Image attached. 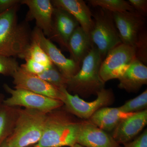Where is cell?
<instances>
[{
	"label": "cell",
	"instance_id": "cell-12",
	"mask_svg": "<svg viewBox=\"0 0 147 147\" xmlns=\"http://www.w3.org/2000/svg\"><path fill=\"white\" fill-rule=\"evenodd\" d=\"M79 26L78 21L71 14L62 9L55 7L52 31L48 38L57 42L63 49L67 51L69 37Z\"/></svg>",
	"mask_w": 147,
	"mask_h": 147
},
{
	"label": "cell",
	"instance_id": "cell-25",
	"mask_svg": "<svg viewBox=\"0 0 147 147\" xmlns=\"http://www.w3.org/2000/svg\"><path fill=\"white\" fill-rule=\"evenodd\" d=\"M136 59L146 65L147 63V37L146 31L143 30L138 36L134 47Z\"/></svg>",
	"mask_w": 147,
	"mask_h": 147
},
{
	"label": "cell",
	"instance_id": "cell-27",
	"mask_svg": "<svg viewBox=\"0 0 147 147\" xmlns=\"http://www.w3.org/2000/svg\"><path fill=\"white\" fill-rule=\"evenodd\" d=\"M25 60L26 63L21 65L20 67L29 73L39 75L47 69L44 65L30 59H26Z\"/></svg>",
	"mask_w": 147,
	"mask_h": 147
},
{
	"label": "cell",
	"instance_id": "cell-1",
	"mask_svg": "<svg viewBox=\"0 0 147 147\" xmlns=\"http://www.w3.org/2000/svg\"><path fill=\"white\" fill-rule=\"evenodd\" d=\"M63 106L47 113L42 137L34 147H72L76 144L82 121L76 120Z\"/></svg>",
	"mask_w": 147,
	"mask_h": 147
},
{
	"label": "cell",
	"instance_id": "cell-8",
	"mask_svg": "<svg viewBox=\"0 0 147 147\" xmlns=\"http://www.w3.org/2000/svg\"><path fill=\"white\" fill-rule=\"evenodd\" d=\"M136 59L134 47L120 44L108 52L100 65V75L105 83L118 79L124 69Z\"/></svg>",
	"mask_w": 147,
	"mask_h": 147
},
{
	"label": "cell",
	"instance_id": "cell-3",
	"mask_svg": "<svg viewBox=\"0 0 147 147\" xmlns=\"http://www.w3.org/2000/svg\"><path fill=\"white\" fill-rule=\"evenodd\" d=\"M102 59L94 45L84 59L78 73L68 79L67 90L82 97L88 98L105 88V83L100 75Z\"/></svg>",
	"mask_w": 147,
	"mask_h": 147
},
{
	"label": "cell",
	"instance_id": "cell-18",
	"mask_svg": "<svg viewBox=\"0 0 147 147\" xmlns=\"http://www.w3.org/2000/svg\"><path fill=\"white\" fill-rule=\"evenodd\" d=\"M93 46L90 35L79 26L69 37L67 51L70 54V59L81 65Z\"/></svg>",
	"mask_w": 147,
	"mask_h": 147
},
{
	"label": "cell",
	"instance_id": "cell-32",
	"mask_svg": "<svg viewBox=\"0 0 147 147\" xmlns=\"http://www.w3.org/2000/svg\"><path fill=\"white\" fill-rule=\"evenodd\" d=\"M0 147H9L5 141L1 145Z\"/></svg>",
	"mask_w": 147,
	"mask_h": 147
},
{
	"label": "cell",
	"instance_id": "cell-4",
	"mask_svg": "<svg viewBox=\"0 0 147 147\" xmlns=\"http://www.w3.org/2000/svg\"><path fill=\"white\" fill-rule=\"evenodd\" d=\"M47 113L19 108L15 126L5 142L9 147H27L36 144L42 137Z\"/></svg>",
	"mask_w": 147,
	"mask_h": 147
},
{
	"label": "cell",
	"instance_id": "cell-19",
	"mask_svg": "<svg viewBox=\"0 0 147 147\" xmlns=\"http://www.w3.org/2000/svg\"><path fill=\"white\" fill-rule=\"evenodd\" d=\"M132 114L124 113L119 107H104L96 111L88 121L106 132L113 131L123 120Z\"/></svg>",
	"mask_w": 147,
	"mask_h": 147
},
{
	"label": "cell",
	"instance_id": "cell-23",
	"mask_svg": "<svg viewBox=\"0 0 147 147\" xmlns=\"http://www.w3.org/2000/svg\"><path fill=\"white\" fill-rule=\"evenodd\" d=\"M94 7H100L111 12H121L135 10L128 2L124 0H89Z\"/></svg>",
	"mask_w": 147,
	"mask_h": 147
},
{
	"label": "cell",
	"instance_id": "cell-31",
	"mask_svg": "<svg viewBox=\"0 0 147 147\" xmlns=\"http://www.w3.org/2000/svg\"><path fill=\"white\" fill-rule=\"evenodd\" d=\"M5 99V95L2 93H0V104L2 103Z\"/></svg>",
	"mask_w": 147,
	"mask_h": 147
},
{
	"label": "cell",
	"instance_id": "cell-34",
	"mask_svg": "<svg viewBox=\"0 0 147 147\" xmlns=\"http://www.w3.org/2000/svg\"><path fill=\"white\" fill-rule=\"evenodd\" d=\"M27 147H34V145H33V146H30Z\"/></svg>",
	"mask_w": 147,
	"mask_h": 147
},
{
	"label": "cell",
	"instance_id": "cell-21",
	"mask_svg": "<svg viewBox=\"0 0 147 147\" xmlns=\"http://www.w3.org/2000/svg\"><path fill=\"white\" fill-rule=\"evenodd\" d=\"M20 58L25 59H30L44 65L47 68L53 65L44 50L37 42L32 39L28 47Z\"/></svg>",
	"mask_w": 147,
	"mask_h": 147
},
{
	"label": "cell",
	"instance_id": "cell-2",
	"mask_svg": "<svg viewBox=\"0 0 147 147\" xmlns=\"http://www.w3.org/2000/svg\"><path fill=\"white\" fill-rule=\"evenodd\" d=\"M19 5L0 14V55L20 58L31 42L28 22H18Z\"/></svg>",
	"mask_w": 147,
	"mask_h": 147
},
{
	"label": "cell",
	"instance_id": "cell-7",
	"mask_svg": "<svg viewBox=\"0 0 147 147\" xmlns=\"http://www.w3.org/2000/svg\"><path fill=\"white\" fill-rule=\"evenodd\" d=\"M4 89L10 94V97L4 99L2 103L11 107H24L27 109L38 110L46 113L63 105L60 100L47 97L21 89H13L7 84L3 85Z\"/></svg>",
	"mask_w": 147,
	"mask_h": 147
},
{
	"label": "cell",
	"instance_id": "cell-14",
	"mask_svg": "<svg viewBox=\"0 0 147 147\" xmlns=\"http://www.w3.org/2000/svg\"><path fill=\"white\" fill-rule=\"evenodd\" d=\"M76 144L84 147H123L106 131L88 120L82 121Z\"/></svg>",
	"mask_w": 147,
	"mask_h": 147
},
{
	"label": "cell",
	"instance_id": "cell-24",
	"mask_svg": "<svg viewBox=\"0 0 147 147\" xmlns=\"http://www.w3.org/2000/svg\"><path fill=\"white\" fill-rule=\"evenodd\" d=\"M147 107V90H146L141 94L127 101L119 108L124 113H134L146 110Z\"/></svg>",
	"mask_w": 147,
	"mask_h": 147
},
{
	"label": "cell",
	"instance_id": "cell-28",
	"mask_svg": "<svg viewBox=\"0 0 147 147\" xmlns=\"http://www.w3.org/2000/svg\"><path fill=\"white\" fill-rule=\"evenodd\" d=\"M123 145V147H147V129L139 137Z\"/></svg>",
	"mask_w": 147,
	"mask_h": 147
},
{
	"label": "cell",
	"instance_id": "cell-30",
	"mask_svg": "<svg viewBox=\"0 0 147 147\" xmlns=\"http://www.w3.org/2000/svg\"><path fill=\"white\" fill-rule=\"evenodd\" d=\"M21 0H0V14L14 6L21 4Z\"/></svg>",
	"mask_w": 147,
	"mask_h": 147
},
{
	"label": "cell",
	"instance_id": "cell-13",
	"mask_svg": "<svg viewBox=\"0 0 147 147\" xmlns=\"http://www.w3.org/2000/svg\"><path fill=\"white\" fill-rule=\"evenodd\" d=\"M21 4L26 5L29 10L25 21L35 20L36 27L45 36H50L52 31L54 7L50 0H21Z\"/></svg>",
	"mask_w": 147,
	"mask_h": 147
},
{
	"label": "cell",
	"instance_id": "cell-6",
	"mask_svg": "<svg viewBox=\"0 0 147 147\" xmlns=\"http://www.w3.org/2000/svg\"><path fill=\"white\" fill-rule=\"evenodd\" d=\"M60 90L63 93V108L73 115L87 120L100 108L112 105L115 100L113 90L110 89L104 88L98 92L97 98L91 102L85 101L77 94L73 95L66 89Z\"/></svg>",
	"mask_w": 147,
	"mask_h": 147
},
{
	"label": "cell",
	"instance_id": "cell-26",
	"mask_svg": "<svg viewBox=\"0 0 147 147\" xmlns=\"http://www.w3.org/2000/svg\"><path fill=\"white\" fill-rule=\"evenodd\" d=\"M19 67L18 62L15 58L0 55V74L12 76Z\"/></svg>",
	"mask_w": 147,
	"mask_h": 147
},
{
	"label": "cell",
	"instance_id": "cell-20",
	"mask_svg": "<svg viewBox=\"0 0 147 147\" xmlns=\"http://www.w3.org/2000/svg\"><path fill=\"white\" fill-rule=\"evenodd\" d=\"M19 108L0 104V146L12 133Z\"/></svg>",
	"mask_w": 147,
	"mask_h": 147
},
{
	"label": "cell",
	"instance_id": "cell-10",
	"mask_svg": "<svg viewBox=\"0 0 147 147\" xmlns=\"http://www.w3.org/2000/svg\"><path fill=\"white\" fill-rule=\"evenodd\" d=\"M112 14L122 43L135 47L145 25V16L135 10L112 12Z\"/></svg>",
	"mask_w": 147,
	"mask_h": 147
},
{
	"label": "cell",
	"instance_id": "cell-22",
	"mask_svg": "<svg viewBox=\"0 0 147 147\" xmlns=\"http://www.w3.org/2000/svg\"><path fill=\"white\" fill-rule=\"evenodd\" d=\"M37 76L60 90L63 88L67 89L68 79L54 64Z\"/></svg>",
	"mask_w": 147,
	"mask_h": 147
},
{
	"label": "cell",
	"instance_id": "cell-9",
	"mask_svg": "<svg viewBox=\"0 0 147 147\" xmlns=\"http://www.w3.org/2000/svg\"><path fill=\"white\" fill-rule=\"evenodd\" d=\"M32 39L38 43L53 64L67 79L78 73L81 66L71 59L65 57L61 50L50 40L47 38L40 29L35 27L32 31Z\"/></svg>",
	"mask_w": 147,
	"mask_h": 147
},
{
	"label": "cell",
	"instance_id": "cell-11",
	"mask_svg": "<svg viewBox=\"0 0 147 147\" xmlns=\"http://www.w3.org/2000/svg\"><path fill=\"white\" fill-rule=\"evenodd\" d=\"M11 77L14 88L26 90L61 101L62 92L37 75L29 73L19 67Z\"/></svg>",
	"mask_w": 147,
	"mask_h": 147
},
{
	"label": "cell",
	"instance_id": "cell-17",
	"mask_svg": "<svg viewBox=\"0 0 147 147\" xmlns=\"http://www.w3.org/2000/svg\"><path fill=\"white\" fill-rule=\"evenodd\" d=\"M54 7L67 11L77 20L79 26L89 34L93 28L92 13L86 3L82 0H53Z\"/></svg>",
	"mask_w": 147,
	"mask_h": 147
},
{
	"label": "cell",
	"instance_id": "cell-5",
	"mask_svg": "<svg viewBox=\"0 0 147 147\" xmlns=\"http://www.w3.org/2000/svg\"><path fill=\"white\" fill-rule=\"evenodd\" d=\"M92 17L94 25L90 36L103 61L110 50L121 44V40L112 12L100 7Z\"/></svg>",
	"mask_w": 147,
	"mask_h": 147
},
{
	"label": "cell",
	"instance_id": "cell-15",
	"mask_svg": "<svg viewBox=\"0 0 147 147\" xmlns=\"http://www.w3.org/2000/svg\"><path fill=\"white\" fill-rule=\"evenodd\" d=\"M147 123V110L134 113L124 119L113 131L111 136L119 144L132 141Z\"/></svg>",
	"mask_w": 147,
	"mask_h": 147
},
{
	"label": "cell",
	"instance_id": "cell-16",
	"mask_svg": "<svg viewBox=\"0 0 147 147\" xmlns=\"http://www.w3.org/2000/svg\"><path fill=\"white\" fill-rule=\"evenodd\" d=\"M118 88L128 92H136L147 84V67L137 59L124 69L118 79Z\"/></svg>",
	"mask_w": 147,
	"mask_h": 147
},
{
	"label": "cell",
	"instance_id": "cell-29",
	"mask_svg": "<svg viewBox=\"0 0 147 147\" xmlns=\"http://www.w3.org/2000/svg\"><path fill=\"white\" fill-rule=\"evenodd\" d=\"M128 2L130 3L134 10L145 16L147 13V0H129Z\"/></svg>",
	"mask_w": 147,
	"mask_h": 147
},
{
	"label": "cell",
	"instance_id": "cell-33",
	"mask_svg": "<svg viewBox=\"0 0 147 147\" xmlns=\"http://www.w3.org/2000/svg\"><path fill=\"white\" fill-rule=\"evenodd\" d=\"M84 147L83 146H81V145L78 144H76L75 145H74V146H73V147Z\"/></svg>",
	"mask_w": 147,
	"mask_h": 147
}]
</instances>
